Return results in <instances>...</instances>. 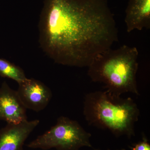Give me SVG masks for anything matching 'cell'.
Here are the masks:
<instances>
[{"label": "cell", "instance_id": "ba28073f", "mask_svg": "<svg viewBox=\"0 0 150 150\" xmlns=\"http://www.w3.org/2000/svg\"><path fill=\"white\" fill-rule=\"evenodd\" d=\"M127 31L150 27V0H129L125 18Z\"/></svg>", "mask_w": 150, "mask_h": 150}, {"label": "cell", "instance_id": "3957f363", "mask_svg": "<svg viewBox=\"0 0 150 150\" xmlns=\"http://www.w3.org/2000/svg\"><path fill=\"white\" fill-rule=\"evenodd\" d=\"M83 115L89 125L107 129L116 137L134 136L140 111L131 98L113 96L107 90L86 95Z\"/></svg>", "mask_w": 150, "mask_h": 150}, {"label": "cell", "instance_id": "5b68a950", "mask_svg": "<svg viewBox=\"0 0 150 150\" xmlns=\"http://www.w3.org/2000/svg\"><path fill=\"white\" fill-rule=\"evenodd\" d=\"M18 86L17 92L27 109L39 112L45 109L51 101V89L40 81L27 78Z\"/></svg>", "mask_w": 150, "mask_h": 150}, {"label": "cell", "instance_id": "9c48e42d", "mask_svg": "<svg viewBox=\"0 0 150 150\" xmlns=\"http://www.w3.org/2000/svg\"><path fill=\"white\" fill-rule=\"evenodd\" d=\"M0 76L16 81L19 84L25 81L26 76L20 67L5 59L0 58Z\"/></svg>", "mask_w": 150, "mask_h": 150}, {"label": "cell", "instance_id": "277c9868", "mask_svg": "<svg viewBox=\"0 0 150 150\" xmlns=\"http://www.w3.org/2000/svg\"><path fill=\"white\" fill-rule=\"evenodd\" d=\"M91 134L77 121L60 116L54 126L27 145L28 147L43 150H79L84 146L92 148Z\"/></svg>", "mask_w": 150, "mask_h": 150}, {"label": "cell", "instance_id": "8992f818", "mask_svg": "<svg viewBox=\"0 0 150 150\" xmlns=\"http://www.w3.org/2000/svg\"><path fill=\"white\" fill-rule=\"evenodd\" d=\"M26 110L16 91L3 82L0 87V120L8 124L22 123L28 120Z\"/></svg>", "mask_w": 150, "mask_h": 150}, {"label": "cell", "instance_id": "30bf717a", "mask_svg": "<svg viewBox=\"0 0 150 150\" xmlns=\"http://www.w3.org/2000/svg\"><path fill=\"white\" fill-rule=\"evenodd\" d=\"M131 150H150V145L147 140L144 138L142 142L136 144L133 147H130Z\"/></svg>", "mask_w": 150, "mask_h": 150}, {"label": "cell", "instance_id": "52a82bcc", "mask_svg": "<svg viewBox=\"0 0 150 150\" xmlns=\"http://www.w3.org/2000/svg\"><path fill=\"white\" fill-rule=\"evenodd\" d=\"M40 123L38 119L8 124L0 130V150H23L25 142Z\"/></svg>", "mask_w": 150, "mask_h": 150}, {"label": "cell", "instance_id": "6da1fadb", "mask_svg": "<svg viewBox=\"0 0 150 150\" xmlns=\"http://www.w3.org/2000/svg\"><path fill=\"white\" fill-rule=\"evenodd\" d=\"M38 26L42 50L64 66L88 67L118 40L106 0H44Z\"/></svg>", "mask_w": 150, "mask_h": 150}, {"label": "cell", "instance_id": "8fae6325", "mask_svg": "<svg viewBox=\"0 0 150 150\" xmlns=\"http://www.w3.org/2000/svg\"><path fill=\"white\" fill-rule=\"evenodd\" d=\"M126 150L124 149H121V150Z\"/></svg>", "mask_w": 150, "mask_h": 150}, {"label": "cell", "instance_id": "7a4b0ae2", "mask_svg": "<svg viewBox=\"0 0 150 150\" xmlns=\"http://www.w3.org/2000/svg\"><path fill=\"white\" fill-rule=\"evenodd\" d=\"M139 52L124 45L98 54L88 67V74L95 82L103 84L113 96L131 93L139 95L137 81Z\"/></svg>", "mask_w": 150, "mask_h": 150}]
</instances>
